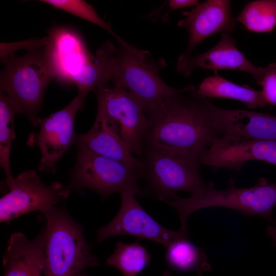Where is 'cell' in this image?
<instances>
[{
	"instance_id": "6da1fadb",
	"label": "cell",
	"mask_w": 276,
	"mask_h": 276,
	"mask_svg": "<svg viewBox=\"0 0 276 276\" xmlns=\"http://www.w3.org/2000/svg\"><path fill=\"white\" fill-rule=\"evenodd\" d=\"M215 107L186 85L148 116L144 145L200 157L220 137L213 125Z\"/></svg>"
},
{
	"instance_id": "7a4b0ae2",
	"label": "cell",
	"mask_w": 276,
	"mask_h": 276,
	"mask_svg": "<svg viewBox=\"0 0 276 276\" xmlns=\"http://www.w3.org/2000/svg\"><path fill=\"white\" fill-rule=\"evenodd\" d=\"M48 43L55 78L75 84L78 94L85 99L90 91L112 80L116 49L105 41L92 54L81 37L74 30L64 27L52 28Z\"/></svg>"
},
{
	"instance_id": "3957f363",
	"label": "cell",
	"mask_w": 276,
	"mask_h": 276,
	"mask_svg": "<svg viewBox=\"0 0 276 276\" xmlns=\"http://www.w3.org/2000/svg\"><path fill=\"white\" fill-rule=\"evenodd\" d=\"M48 43L28 50L21 56L1 57L0 90L19 104L34 126L38 125L47 86L55 78Z\"/></svg>"
},
{
	"instance_id": "277c9868",
	"label": "cell",
	"mask_w": 276,
	"mask_h": 276,
	"mask_svg": "<svg viewBox=\"0 0 276 276\" xmlns=\"http://www.w3.org/2000/svg\"><path fill=\"white\" fill-rule=\"evenodd\" d=\"M160 200L177 212L182 229H188L187 221L191 214L214 206L229 208L245 216H260L274 221L272 211L276 206V183H270L262 178L254 186L239 188L231 179L227 188L220 190L215 189L213 182H209L199 193L188 198H181L175 194Z\"/></svg>"
},
{
	"instance_id": "5b68a950",
	"label": "cell",
	"mask_w": 276,
	"mask_h": 276,
	"mask_svg": "<svg viewBox=\"0 0 276 276\" xmlns=\"http://www.w3.org/2000/svg\"><path fill=\"white\" fill-rule=\"evenodd\" d=\"M41 213L46 222L43 231L47 276H77L85 268L99 265L83 228L63 204Z\"/></svg>"
},
{
	"instance_id": "8992f818",
	"label": "cell",
	"mask_w": 276,
	"mask_h": 276,
	"mask_svg": "<svg viewBox=\"0 0 276 276\" xmlns=\"http://www.w3.org/2000/svg\"><path fill=\"white\" fill-rule=\"evenodd\" d=\"M116 39L118 47L111 82L127 90L148 116L179 89L169 86L161 78L160 71L167 66L164 59H154L148 51L133 47L120 37Z\"/></svg>"
},
{
	"instance_id": "52a82bcc",
	"label": "cell",
	"mask_w": 276,
	"mask_h": 276,
	"mask_svg": "<svg viewBox=\"0 0 276 276\" xmlns=\"http://www.w3.org/2000/svg\"><path fill=\"white\" fill-rule=\"evenodd\" d=\"M141 178L146 181L143 194L159 200L186 191L190 196L199 193L208 182L200 173V157L145 144L140 155Z\"/></svg>"
},
{
	"instance_id": "ba28073f",
	"label": "cell",
	"mask_w": 276,
	"mask_h": 276,
	"mask_svg": "<svg viewBox=\"0 0 276 276\" xmlns=\"http://www.w3.org/2000/svg\"><path fill=\"white\" fill-rule=\"evenodd\" d=\"M76 163L70 170L71 190H91L104 199L116 193L133 189L143 195L138 186L139 171L120 162L99 154L77 141Z\"/></svg>"
},
{
	"instance_id": "9c48e42d",
	"label": "cell",
	"mask_w": 276,
	"mask_h": 276,
	"mask_svg": "<svg viewBox=\"0 0 276 276\" xmlns=\"http://www.w3.org/2000/svg\"><path fill=\"white\" fill-rule=\"evenodd\" d=\"M97 115L124 141L133 153L140 156L145 142L148 116L133 96L119 83L111 82L95 92Z\"/></svg>"
},
{
	"instance_id": "30bf717a",
	"label": "cell",
	"mask_w": 276,
	"mask_h": 276,
	"mask_svg": "<svg viewBox=\"0 0 276 276\" xmlns=\"http://www.w3.org/2000/svg\"><path fill=\"white\" fill-rule=\"evenodd\" d=\"M8 188L9 191L0 199L1 222L10 221L33 211L41 213L63 204L71 191L67 185L59 182L45 184L32 170L19 174Z\"/></svg>"
},
{
	"instance_id": "8fae6325",
	"label": "cell",
	"mask_w": 276,
	"mask_h": 276,
	"mask_svg": "<svg viewBox=\"0 0 276 276\" xmlns=\"http://www.w3.org/2000/svg\"><path fill=\"white\" fill-rule=\"evenodd\" d=\"M135 195L139 194L133 189L120 194L121 204L117 214L97 232L99 242L111 237L128 235L147 239L167 247L177 239L188 237V230L171 231L158 223L143 209Z\"/></svg>"
},
{
	"instance_id": "7c38bea8",
	"label": "cell",
	"mask_w": 276,
	"mask_h": 276,
	"mask_svg": "<svg viewBox=\"0 0 276 276\" xmlns=\"http://www.w3.org/2000/svg\"><path fill=\"white\" fill-rule=\"evenodd\" d=\"M85 100L77 95L61 110L37 120L40 130L35 143L41 151L37 168L39 171L54 174L56 164L61 157L78 141L74 129L77 112L82 109Z\"/></svg>"
},
{
	"instance_id": "4fadbf2b",
	"label": "cell",
	"mask_w": 276,
	"mask_h": 276,
	"mask_svg": "<svg viewBox=\"0 0 276 276\" xmlns=\"http://www.w3.org/2000/svg\"><path fill=\"white\" fill-rule=\"evenodd\" d=\"M254 160L276 166V141L225 134L220 136L200 156L201 164L236 172L240 171L246 162Z\"/></svg>"
},
{
	"instance_id": "5bb4252c",
	"label": "cell",
	"mask_w": 276,
	"mask_h": 276,
	"mask_svg": "<svg viewBox=\"0 0 276 276\" xmlns=\"http://www.w3.org/2000/svg\"><path fill=\"white\" fill-rule=\"evenodd\" d=\"M183 18L177 25L185 28L188 33L186 53L189 54L202 40L218 33H231L236 27L232 15L231 2L207 0L199 3L193 9L182 12Z\"/></svg>"
},
{
	"instance_id": "9a60e30c",
	"label": "cell",
	"mask_w": 276,
	"mask_h": 276,
	"mask_svg": "<svg viewBox=\"0 0 276 276\" xmlns=\"http://www.w3.org/2000/svg\"><path fill=\"white\" fill-rule=\"evenodd\" d=\"M204 70H236L246 72L258 82L263 67L252 64L236 46V40L228 33L221 34L219 42L210 50L194 57L185 54L178 58L176 70L186 77L191 76L194 68Z\"/></svg>"
},
{
	"instance_id": "2e32d148",
	"label": "cell",
	"mask_w": 276,
	"mask_h": 276,
	"mask_svg": "<svg viewBox=\"0 0 276 276\" xmlns=\"http://www.w3.org/2000/svg\"><path fill=\"white\" fill-rule=\"evenodd\" d=\"M3 276H47L44 231L33 239L13 233L3 258Z\"/></svg>"
},
{
	"instance_id": "e0dca14e",
	"label": "cell",
	"mask_w": 276,
	"mask_h": 276,
	"mask_svg": "<svg viewBox=\"0 0 276 276\" xmlns=\"http://www.w3.org/2000/svg\"><path fill=\"white\" fill-rule=\"evenodd\" d=\"M213 125L220 136L234 134L247 139L276 141V116L215 106Z\"/></svg>"
},
{
	"instance_id": "ac0fdd59",
	"label": "cell",
	"mask_w": 276,
	"mask_h": 276,
	"mask_svg": "<svg viewBox=\"0 0 276 276\" xmlns=\"http://www.w3.org/2000/svg\"><path fill=\"white\" fill-rule=\"evenodd\" d=\"M78 141L93 151L120 162L140 173V159L133 155L127 144L102 117L96 115L92 127L87 133L78 134Z\"/></svg>"
},
{
	"instance_id": "d6986e66",
	"label": "cell",
	"mask_w": 276,
	"mask_h": 276,
	"mask_svg": "<svg viewBox=\"0 0 276 276\" xmlns=\"http://www.w3.org/2000/svg\"><path fill=\"white\" fill-rule=\"evenodd\" d=\"M197 90L204 98L233 99L244 103L249 109L267 104L262 91L247 85H238L222 77L217 71L214 72L213 76L204 78Z\"/></svg>"
},
{
	"instance_id": "ffe728a7",
	"label": "cell",
	"mask_w": 276,
	"mask_h": 276,
	"mask_svg": "<svg viewBox=\"0 0 276 276\" xmlns=\"http://www.w3.org/2000/svg\"><path fill=\"white\" fill-rule=\"evenodd\" d=\"M166 248V262L174 271H195L200 274L210 268L204 249L195 245L189 237L177 239Z\"/></svg>"
},
{
	"instance_id": "44dd1931",
	"label": "cell",
	"mask_w": 276,
	"mask_h": 276,
	"mask_svg": "<svg viewBox=\"0 0 276 276\" xmlns=\"http://www.w3.org/2000/svg\"><path fill=\"white\" fill-rule=\"evenodd\" d=\"M24 112L15 101L0 90V163L5 173V184L7 188L14 182L10 167L11 144L15 138L14 118Z\"/></svg>"
},
{
	"instance_id": "7402d4cb",
	"label": "cell",
	"mask_w": 276,
	"mask_h": 276,
	"mask_svg": "<svg viewBox=\"0 0 276 276\" xmlns=\"http://www.w3.org/2000/svg\"><path fill=\"white\" fill-rule=\"evenodd\" d=\"M150 260L146 248L138 241L127 244L120 241L105 263L119 270L123 276H136L146 267Z\"/></svg>"
},
{
	"instance_id": "603a6c76",
	"label": "cell",
	"mask_w": 276,
	"mask_h": 276,
	"mask_svg": "<svg viewBox=\"0 0 276 276\" xmlns=\"http://www.w3.org/2000/svg\"><path fill=\"white\" fill-rule=\"evenodd\" d=\"M235 19L248 31L271 32L276 26V0L250 2Z\"/></svg>"
},
{
	"instance_id": "cb8c5ba5",
	"label": "cell",
	"mask_w": 276,
	"mask_h": 276,
	"mask_svg": "<svg viewBox=\"0 0 276 276\" xmlns=\"http://www.w3.org/2000/svg\"><path fill=\"white\" fill-rule=\"evenodd\" d=\"M43 3L91 22L106 30L116 39L119 36L97 14L93 6L82 0H42Z\"/></svg>"
},
{
	"instance_id": "d4e9b609",
	"label": "cell",
	"mask_w": 276,
	"mask_h": 276,
	"mask_svg": "<svg viewBox=\"0 0 276 276\" xmlns=\"http://www.w3.org/2000/svg\"><path fill=\"white\" fill-rule=\"evenodd\" d=\"M257 83L262 86V91L267 104L272 107L276 106V62L263 67Z\"/></svg>"
},
{
	"instance_id": "484cf974",
	"label": "cell",
	"mask_w": 276,
	"mask_h": 276,
	"mask_svg": "<svg viewBox=\"0 0 276 276\" xmlns=\"http://www.w3.org/2000/svg\"><path fill=\"white\" fill-rule=\"evenodd\" d=\"M168 11L166 14L164 20L167 21L170 13L175 10L196 6L199 2L197 0H170L166 2Z\"/></svg>"
},
{
	"instance_id": "4316f807",
	"label": "cell",
	"mask_w": 276,
	"mask_h": 276,
	"mask_svg": "<svg viewBox=\"0 0 276 276\" xmlns=\"http://www.w3.org/2000/svg\"><path fill=\"white\" fill-rule=\"evenodd\" d=\"M266 232L268 235L272 238L273 244L276 245V226H268L267 227Z\"/></svg>"
},
{
	"instance_id": "83f0119b",
	"label": "cell",
	"mask_w": 276,
	"mask_h": 276,
	"mask_svg": "<svg viewBox=\"0 0 276 276\" xmlns=\"http://www.w3.org/2000/svg\"><path fill=\"white\" fill-rule=\"evenodd\" d=\"M77 276H90V275H88L85 272L83 271Z\"/></svg>"
},
{
	"instance_id": "f1b7e54d",
	"label": "cell",
	"mask_w": 276,
	"mask_h": 276,
	"mask_svg": "<svg viewBox=\"0 0 276 276\" xmlns=\"http://www.w3.org/2000/svg\"><path fill=\"white\" fill-rule=\"evenodd\" d=\"M163 276H172L168 271H166Z\"/></svg>"
}]
</instances>
